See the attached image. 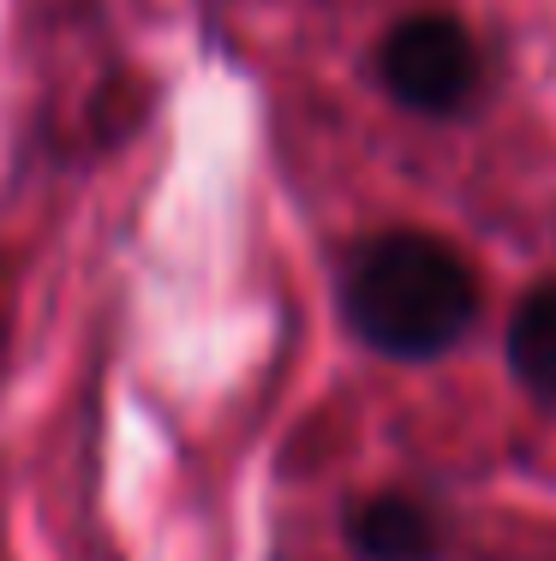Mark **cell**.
Returning a JSON list of instances; mask_svg holds the SVG:
<instances>
[{
  "mask_svg": "<svg viewBox=\"0 0 556 561\" xmlns=\"http://www.w3.org/2000/svg\"><path fill=\"white\" fill-rule=\"evenodd\" d=\"M377 72L389 96L413 114H461L479 90V48L449 12H413L383 36Z\"/></svg>",
  "mask_w": 556,
  "mask_h": 561,
  "instance_id": "7a4b0ae2",
  "label": "cell"
},
{
  "mask_svg": "<svg viewBox=\"0 0 556 561\" xmlns=\"http://www.w3.org/2000/svg\"><path fill=\"white\" fill-rule=\"evenodd\" d=\"M502 353H509V370L526 394L556 400V280H545V287H533L521 299Z\"/></svg>",
  "mask_w": 556,
  "mask_h": 561,
  "instance_id": "277c9868",
  "label": "cell"
},
{
  "mask_svg": "<svg viewBox=\"0 0 556 561\" xmlns=\"http://www.w3.org/2000/svg\"><path fill=\"white\" fill-rule=\"evenodd\" d=\"M348 550L360 561H436L443 556V531H436L431 507L413 496H365L348 507Z\"/></svg>",
  "mask_w": 556,
  "mask_h": 561,
  "instance_id": "3957f363",
  "label": "cell"
},
{
  "mask_svg": "<svg viewBox=\"0 0 556 561\" xmlns=\"http://www.w3.org/2000/svg\"><path fill=\"white\" fill-rule=\"evenodd\" d=\"M341 317L383 358H443L479 323V275L431 233H383L348 263Z\"/></svg>",
  "mask_w": 556,
  "mask_h": 561,
  "instance_id": "6da1fadb",
  "label": "cell"
}]
</instances>
